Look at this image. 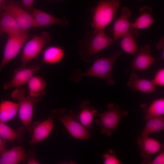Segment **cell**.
<instances>
[{
	"instance_id": "obj_1",
	"label": "cell",
	"mask_w": 164,
	"mask_h": 164,
	"mask_svg": "<svg viewBox=\"0 0 164 164\" xmlns=\"http://www.w3.org/2000/svg\"><path fill=\"white\" fill-rule=\"evenodd\" d=\"M121 53V50H118L109 57L96 59L90 69L85 72H82L80 69H74L68 79L76 83L80 82L83 77H92L104 80L107 86L114 85L115 81L112 76L113 69Z\"/></svg>"
},
{
	"instance_id": "obj_2",
	"label": "cell",
	"mask_w": 164,
	"mask_h": 164,
	"mask_svg": "<svg viewBox=\"0 0 164 164\" xmlns=\"http://www.w3.org/2000/svg\"><path fill=\"white\" fill-rule=\"evenodd\" d=\"M113 38L108 36L104 31L87 32L84 37L78 42L80 46V56L84 62H90L94 55L114 43Z\"/></svg>"
},
{
	"instance_id": "obj_3",
	"label": "cell",
	"mask_w": 164,
	"mask_h": 164,
	"mask_svg": "<svg viewBox=\"0 0 164 164\" xmlns=\"http://www.w3.org/2000/svg\"><path fill=\"white\" fill-rule=\"evenodd\" d=\"M119 0H100L97 5L92 9L93 13L91 23L93 32L104 31L111 23L114 15L120 8Z\"/></svg>"
},
{
	"instance_id": "obj_4",
	"label": "cell",
	"mask_w": 164,
	"mask_h": 164,
	"mask_svg": "<svg viewBox=\"0 0 164 164\" xmlns=\"http://www.w3.org/2000/svg\"><path fill=\"white\" fill-rule=\"evenodd\" d=\"M50 117L53 120L60 121L74 138L84 140L92 138L90 132L79 122L78 114L72 111L67 112L65 108L53 109L50 113Z\"/></svg>"
},
{
	"instance_id": "obj_5",
	"label": "cell",
	"mask_w": 164,
	"mask_h": 164,
	"mask_svg": "<svg viewBox=\"0 0 164 164\" xmlns=\"http://www.w3.org/2000/svg\"><path fill=\"white\" fill-rule=\"evenodd\" d=\"M108 109L102 113H98L95 119L96 123L100 127L101 132L107 136H111L116 131L121 118L127 116L128 111H122L118 105L110 103L107 105Z\"/></svg>"
},
{
	"instance_id": "obj_6",
	"label": "cell",
	"mask_w": 164,
	"mask_h": 164,
	"mask_svg": "<svg viewBox=\"0 0 164 164\" xmlns=\"http://www.w3.org/2000/svg\"><path fill=\"white\" fill-rule=\"evenodd\" d=\"M11 97L18 101L19 118L26 130L29 132L33 114L34 105L40 102L42 97H34L25 95L24 89L16 88L11 93Z\"/></svg>"
},
{
	"instance_id": "obj_7",
	"label": "cell",
	"mask_w": 164,
	"mask_h": 164,
	"mask_svg": "<svg viewBox=\"0 0 164 164\" xmlns=\"http://www.w3.org/2000/svg\"><path fill=\"white\" fill-rule=\"evenodd\" d=\"M51 39L49 33L44 32L40 35H36L28 40L23 47L21 58V67H26L28 63L42 53L44 47Z\"/></svg>"
},
{
	"instance_id": "obj_8",
	"label": "cell",
	"mask_w": 164,
	"mask_h": 164,
	"mask_svg": "<svg viewBox=\"0 0 164 164\" xmlns=\"http://www.w3.org/2000/svg\"><path fill=\"white\" fill-rule=\"evenodd\" d=\"M29 37V34L28 31L8 35L7 40L0 64V73L4 66L17 56Z\"/></svg>"
},
{
	"instance_id": "obj_9",
	"label": "cell",
	"mask_w": 164,
	"mask_h": 164,
	"mask_svg": "<svg viewBox=\"0 0 164 164\" xmlns=\"http://www.w3.org/2000/svg\"><path fill=\"white\" fill-rule=\"evenodd\" d=\"M5 9L12 15L22 31L36 27L31 13L24 9L16 0H7Z\"/></svg>"
},
{
	"instance_id": "obj_10",
	"label": "cell",
	"mask_w": 164,
	"mask_h": 164,
	"mask_svg": "<svg viewBox=\"0 0 164 164\" xmlns=\"http://www.w3.org/2000/svg\"><path fill=\"white\" fill-rule=\"evenodd\" d=\"M39 64L34 65L28 67H21L16 69L12 80L5 83L3 87L5 90L13 88H18L27 84L31 78L40 70Z\"/></svg>"
},
{
	"instance_id": "obj_11",
	"label": "cell",
	"mask_w": 164,
	"mask_h": 164,
	"mask_svg": "<svg viewBox=\"0 0 164 164\" xmlns=\"http://www.w3.org/2000/svg\"><path fill=\"white\" fill-rule=\"evenodd\" d=\"M53 127V120L50 116L42 122L36 121L31 125L29 132L31 135L29 144L32 146H35L46 139Z\"/></svg>"
},
{
	"instance_id": "obj_12",
	"label": "cell",
	"mask_w": 164,
	"mask_h": 164,
	"mask_svg": "<svg viewBox=\"0 0 164 164\" xmlns=\"http://www.w3.org/2000/svg\"><path fill=\"white\" fill-rule=\"evenodd\" d=\"M150 45L147 44L141 47L138 53L135 56L131 63L132 72L140 71L143 72L149 68L154 62L159 58H155L151 54Z\"/></svg>"
},
{
	"instance_id": "obj_13",
	"label": "cell",
	"mask_w": 164,
	"mask_h": 164,
	"mask_svg": "<svg viewBox=\"0 0 164 164\" xmlns=\"http://www.w3.org/2000/svg\"><path fill=\"white\" fill-rule=\"evenodd\" d=\"M137 144L141 152V156L145 159H150L152 155L164 150L163 144L148 136H138Z\"/></svg>"
},
{
	"instance_id": "obj_14",
	"label": "cell",
	"mask_w": 164,
	"mask_h": 164,
	"mask_svg": "<svg viewBox=\"0 0 164 164\" xmlns=\"http://www.w3.org/2000/svg\"><path fill=\"white\" fill-rule=\"evenodd\" d=\"M31 14L36 27L42 26L48 27L55 24L61 26L68 25V21L65 16L62 19H58L47 12L34 8Z\"/></svg>"
},
{
	"instance_id": "obj_15",
	"label": "cell",
	"mask_w": 164,
	"mask_h": 164,
	"mask_svg": "<svg viewBox=\"0 0 164 164\" xmlns=\"http://www.w3.org/2000/svg\"><path fill=\"white\" fill-rule=\"evenodd\" d=\"M131 10L127 7L122 8L121 15L114 22L113 29V39L114 42L121 38L131 27L129 19Z\"/></svg>"
},
{
	"instance_id": "obj_16",
	"label": "cell",
	"mask_w": 164,
	"mask_h": 164,
	"mask_svg": "<svg viewBox=\"0 0 164 164\" xmlns=\"http://www.w3.org/2000/svg\"><path fill=\"white\" fill-rule=\"evenodd\" d=\"M80 112L78 114L79 121L81 124L89 132L93 129L94 119L97 117L98 112L94 107L90 105L88 100H84L79 106Z\"/></svg>"
},
{
	"instance_id": "obj_17",
	"label": "cell",
	"mask_w": 164,
	"mask_h": 164,
	"mask_svg": "<svg viewBox=\"0 0 164 164\" xmlns=\"http://www.w3.org/2000/svg\"><path fill=\"white\" fill-rule=\"evenodd\" d=\"M127 85L134 92L149 94L155 92L156 90L155 86L151 81L140 78L135 72L130 74Z\"/></svg>"
},
{
	"instance_id": "obj_18",
	"label": "cell",
	"mask_w": 164,
	"mask_h": 164,
	"mask_svg": "<svg viewBox=\"0 0 164 164\" xmlns=\"http://www.w3.org/2000/svg\"><path fill=\"white\" fill-rule=\"evenodd\" d=\"M0 32L8 35L22 31L12 15L5 9L0 14Z\"/></svg>"
},
{
	"instance_id": "obj_19",
	"label": "cell",
	"mask_w": 164,
	"mask_h": 164,
	"mask_svg": "<svg viewBox=\"0 0 164 164\" xmlns=\"http://www.w3.org/2000/svg\"><path fill=\"white\" fill-rule=\"evenodd\" d=\"M27 156L21 146L12 147L0 157V164H18L25 162Z\"/></svg>"
},
{
	"instance_id": "obj_20",
	"label": "cell",
	"mask_w": 164,
	"mask_h": 164,
	"mask_svg": "<svg viewBox=\"0 0 164 164\" xmlns=\"http://www.w3.org/2000/svg\"><path fill=\"white\" fill-rule=\"evenodd\" d=\"M138 29L131 27L122 37L120 42L122 50L131 55H135L138 50L136 39L138 37Z\"/></svg>"
},
{
	"instance_id": "obj_21",
	"label": "cell",
	"mask_w": 164,
	"mask_h": 164,
	"mask_svg": "<svg viewBox=\"0 0 164 164\" xmlns=\"http://www.w3.org/2000/svg\"><path fill=\"white\" fill-rule=\"evenodd\" d=\"M140 14L133 22L131 23V27L136 29H145L150 27L155 23L152 17V10L149 6L141 7L139 10Z\"/></svg>"
},
{
	"instance_id": "obj_22",
	"label": "cell",
	"mask_w": 164,
	"mask_h": 164,
	"mask_svg": "<svg viewBox=\"0 0 164 164\" xmlns=\"http://www.w3.org/2000/svg\"><path fill=\"white\" fill-rule=\"evenodd\" d=\"M19 111V104L12 101L2 100L0 103V122H8L16 116Z\"/></svg>"
},
{
	"instance_id": "obj_23",
	"label": "cell",
	"mask_w": 164,
	"mask_h": 164,
	"mask_svg": "<svg viewBox=\"0 0 164 164\" xmlns=\"http://www.w3.org/2000/svg\"><path fill=\"white\" fill-rule=\"evenodd\" d=\"M42 62L45 64L54 65L60 62L63 59L65 52L62 47L51 46L43 52Z\"/></svg>"
},
{
	"instance_id": "obj_24",
	"label": "cell",
	"mask_w": 164,
	"mask_h": 164,
	"mask_svg": "<svg viewBox=\"0 0 164 164\" xmlns=\"http://www.w3.org/2000/svg\"><path fill=\"white\" fill-rule=\"evenodd\" d=\"M144 116L143 119L147 121L152 118L164 115V98H161L154 100L148 108L146 104L141 105Z\"/></svg>"
},
{
	"instance_id": "obj_25",
	"label": "cell",
	"mask_w": 164,
	"mask_h": 164,
	"mask_svg": "<svg viewBox=\"0 0 164 164\" xmlns=\"http://www.w3.org/2000/svg\"><path fill=\"white\" fill-rule=\"evenodd\" d=\"M26 130L24 127L15 130L5 123L0 122V136L12 143L16 140L21 143Z\"/></svg>"
},
{
	"instance_id": "obj_26",
	"label": "cell",
	"mask_w": 164,
	"mask_h": 164,
	"mask_svg": "<svg viewBox=\"0 0 164 164\" xmlns=\"http://www.w3.org/2000/svg\"><path fill=\"white\" fill-rule=\"evenodd\" d=\"M29 96L34 97H42L46 92L47 84L45 80L39 76H34L27 83Z\"/></svg>"
},
{
	"instance_id": "obj_27",
	"label": "cell",
	"mask_w": 164,
	"mask_h": 164,
	"mask_svg": "<svg viewBox=\"0 0 164 164\" xmlns=\"http://www.w3.org/2000/svg\"><path fill=\"white\" fill-rule=\"evenodd\" d=\"M164 129V115L152 118L147 121L144 128L140 135L149 136L159 132Z\"/></svg>"
},
{
	"instance_id": "obj_28",
	"label": "cell",
	"mask_w": 164,
	"mask_h": 164,
	"mask_svg": "<svg viewBox=\"0 0 164 164\" xmlns=\"http://www.w3.org/2000/svg\"><path fill=\"white\" fill-rule=\"evenodd\" d=\"M103 164H121L122 162L116 157L115 152L111 149L105 152L103 155Z\"/></svg>"
},
{
	"instance_id": "obj_29",
	"label": "cell",
	"mask_w": 164,
	"mask_h": 164,
	"mask_svg": "<svg viewBox=\"0 0 164 164\" xmlns=\"http://www.w3.org/2000/svg\"><path fill=\"white\" fill-rule=\"evenodd\" d=\"M151 81L155 86H164V68L159 69L156 73L154 78Z\"/></svg>"
},
{
	"instance_id": "obj_30",
	"label": "cell",
	"mask_w": 164,
	"mask_h": 164,
	"mask_svg": "<svg viewBox=\"0 0 164 164\" xmlns=\"http://www.w3.org/2000/svg\"><path fill=\"white\" fill-rule=\"evenodd\" d=\"M142 164H164V151L162 150L158 153V155L152 160L145 159L142 162Z\"/></svg>"
},
{
	"instance_id": "obj_31",
	"label": "cell",
	"mask_w": 164,
	"mask_h": 164,
	"mask_svg": "<svg viewBox=\"0 0 164 164\" xmlns=\"http://www.w3.org/2000/svg\"><path fill=\"white\" fill-rule=\"evenodd\" d=\"M34 0H21V6L26 11L31 13L33 10Z\"/></svg>"
},
{
	"instance_id": "obj_32",
	"label": "cell",
	"mask_w": 164,
	"mask_h": 164,
	"mask_svg": "<svg viewBox=\"0 0 164 164\" xmlns=\"http://www.w3.org/2000/svg\"><path fill=\"white\" fill-rule=\"evenodd\" d=\"M25 162L28 164H39L36 159L34 149H30L29 154L27 155V158Z\"/></svg>"
},
{
	"instance_id": "obj_33",
	"label": "cell",
	"mask_w": 164,
	"mask_h": 164,
	"mask_svg": "<svg viewBox=\"0 0 164 164\" xmlns=\"http://www.w3.org/2000/svg\"><path fill=\"white\" fill-rule=\"evenodd\" d=\"M156 48L158 50H162V56L160 59L163 60L164 58V37L162 35L156 44Z\"/></svg>"
},
{
	"instance_id": "obj_34",
	"label": "cell",
	"mask_w": 164,
	"mask_h": 164,
	"mask_svg": "<svg viewBox=\"0 0 164 164\" xmlns=\"http://www.w3.org/2000/svg\"><path fill=\"white\" fill-rule=\"evenodd\" d=\"M7 142L0 136V157L8 150L6 147Z\"/></svg>"
},
{
	"instance_id": "obj_35",
	"label": "cell",
	"mask_w": 164,
	"mask_h": 164,
	"mask_svg": "<svg viewBox=\"0 0 164 164\" xmlns=\"http://www.w3.org/2000/svg\"><path fill=\"white\" fill-rule=\"evenodd\" d=\"M7 0H0V14L5 10Z\"/></svg>"
},
{
	"instance_id": "obj_36",
	"label": "cell",
	"mask_w": 164,
	"mask_h": 164,
	"mask_svg": "<svg viewBox=\"0 0 164 164\" xmlns=\"http://www.w3.org/2000/svg\"><path fill=\"white\" fill-rule=\"evenodd\" d=\"M138 0V1H143L144 0Z\"/></svg>"
},
{
	"instance_id": "obj_37",
	"label": "cell",
	"mask_w": 164,
	"mask_h": 164,
	"mask_svg": "<svg viewBox=\"0 0 164 164\" xmlns=\"http://www.w3.org/2000/svg\"><path fill=\"white\" fill-rule=\"evenodd\" d=\"M57 0L60 1H61V0Z\"/></svg>"
},
{
	"instance_id": "obj_38",
	"label": "cell",
	"mask_w": 164,
	"mask_h": 164,
	"mask_svg": "<svg viewBox=\"0 0 164 164\" xmlns=\"http://www.w3.org/2000/svg\"></svg>"
}]
</instances>
